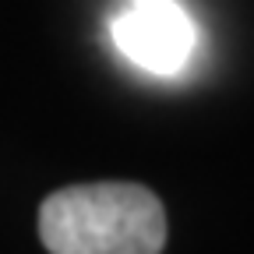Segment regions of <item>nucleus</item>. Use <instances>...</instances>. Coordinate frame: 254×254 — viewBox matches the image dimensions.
Returning <instances> with one entry per match:
<instances>
[{"label":"nucleus","mask_w":254,"mask_h":254,"mask_svg":"<svg viewBox=\"0 0 254 254\" xmlns=\"http://www.w3.org/2000/svg\"><path fill=\"white\" fill-rule=\"evenodd\" d=\"M39 237L50 254H163L166 212L131 180L71 184L39 205Z\"/></svg>","instance_id":"f257e3e1"},{"label":"nucleus","mask_w":254,"mask_h":254,"mask_svg":"<svg viewBox=\"0 0 254 254\" xmlns=\"http://www.w3.org/2000/svg\"><path fill=\"white\" fill-rule=\"evenodd\" d=\"M113 39L138 67L173 74L194 50V25L180 0H124L113 11Z\"/></svg>","instance_id":"f03ea898"}]
</instances>
